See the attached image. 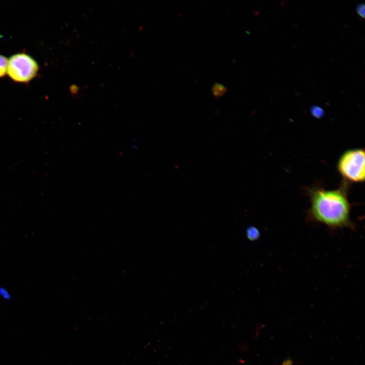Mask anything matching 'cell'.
<instances>
[{
  "label": "cell",
  "instance_id": "obj_8",
  "mask_svg": "<svg viewBox=\"0 0 365 365\" xmlns=\"http://www.w3.org/2000/svg\"><path fill=\"white\" fill-rule=\"evenodd\" d=\"M364 9L365 6L363 4H360L356 7L357 14L362 18L364 17Z\"/></svg>",
  "mask_w": 365,
  "mask_h": 365
},
{
  "label": "cell",
  "instance_id": "obj_5",
  "mask_svg": "<svg viewBox=\"0 0 365 365\" xmlns=\"http://www.w3.org/2000/svg\"><path fill=\"white\" fill-rule=\"evenodd\" d=\"M8 59L4 56L0 55V78L7 73Z\"/></svg>",
  "mask_w": 365,
  "mask_h": 365
},
{
  "label": "cell",
  "instance_id": "obj_6",
  "mask_svg": "<svg viewBox=\"0 0 365 365\" xmlns=\"http://www.w3.org/2000/svg\"><path fill=\"white\" fill-rule=\"evenodd\" d=\"M0 297L5 300L11 299V295L7 289L0 286Z\"/></svg>",
  "mask_w": 365,
  "mask_h": 365
},
{
  "label": "cell",
  "instance_id": "obj_7",
  "mask_svg": "<svg viewBox=\"0 0 365 365\" xmlns=\"http://www.w3.org/2000/svg\"><path fill=\"white\" fill-rule=\"evenodd\" d=\"M311 111L312 114L316 117H321L323 114V110L317 106H313Z\"/></svg>",
  "mask_w": 365,
  "mask_h": 365
},
{
  "label": "cell",
  "instance_id": "obj_2",
  "mask_svg": "<svg viewBox=\"0 0 365 365\" xmlns=\"http://www.w3.org/2000/svg\"><path fill=\"white\" fill-rule=\"evenodd\" d=\"M338 171L348 182L364 181V151L353 149L344 152L338 160Z\"/></svg>",
  "mask_w": 365,
  "mask_h": 365
},
{
  "label": "cell",
  "instance_id": "obj_4",
  "mask_svg": "<svg viewBox=\"0 0 365 365\" xmlns=\"http://www.w3.org/2000/svg\"><path fill=\"white\" fill-rule=\"evenodd\" d=\"M228 89L224 85L216 83L212 87L211 92L215 98L222 97L227 92Z\"/></svg>",
  "mask_w": 365,
  "mask_h": 365
},
{
  "label": "cell",
  "instance_id": "obj_3",
  "mask_svg": "<svg viewBox=\"0 0 365 365\" xmlns=\"http://www.w3.org/2000/svg\"><path fill=\"white\" fill-rule=\"evenodd\" d=\"M38 70L36 61L27 54L17 53L8 59L7 73L15 82H28L36 76Z\"/></svg>",
  "mask_w": 365,
  "mask_h": 365
},
{
  "label": "cell",
  "instance_id": "obj_1",
  "mask_svg": "<svg viewBox=\"0 0 365 365\" xmlns=\"http://www.w3.org/2000/svg\"><path fill=\"white\" fill-rule=\"evenodd\" d=\"M348 182L344 180L335 190L313 187L308 191L310 207L308 219L331 230L354 229L350 218L351 204L348 198Z\"/></svg>",
  "mask_w": 365,
  "mask_h": 365
}]
</instances>
